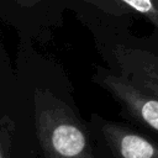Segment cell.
Segmentation results:
<instances>
[{
    "label": "cell",
    "mask_w": 158,
    "mask_h": 158,
    "mask_svg": "<svg viewBox=\"0 0 158 158\" xmlns=\"http://www.w3.org/2000/svg\"><path fill=\"white\" fill-rule=\"evenodd\" d=\"M99 132L115 158H158V143L125 125L99 120Z\"/></svg>",
    "instance_id": "3957f363"
},
{
    "label": "cell",
    "mask_w": 158,
    "mask_h": 158,
    "mask_svg": "<svg viewBox=\"0 0 158 158\" xmlns=\"http://www.w3.org/2000/svg\"><path fill=\"white\" fill-rule=\"evenodd\" d=\"M121 1L141 14L151 16L152 19L158 17V9L152 0H121Z\"/></svg>",
    "instance_id": "8992f818"
},
{
    "label": "cell",
    "mask_w": 158,
    "mask_h": 158,
    "mask_svg": "<svg viewBox=\"0 0 158 158\" xmlns=\"http://www.w3.org/2000/svg\"><path fill=\"white\" fill-rule=\"evenodd\" d=\"M35 126L46 158H96L85 127L51 93H35Z\"/></svg>",
    "instance_id": "6da1fadb"
},
{
    "label": "cell",
    "mask_w": 158,
    "mask_h": 158,
    "mask_svg": "<svg viewBox=\"0 0 158 158\" xmlns=\"http://www.w3.org/2000/svg\"><path fill=\"white\" fill-rule=\"evenodd\" d=\"M117 58L122 68L120 75L147 95L158 99V56L146 51L130 49L121 51Z\"/></svg>",
    "instance_id": "277c9868"
},
{
    "label": "cell",
    "mask_w": 158,
    "mask_h": 158,
    "mask_svg": "<svg viewBox=\"0 0 158 158\" xmlns=\"http://www.w3.org/2000/svg\"><path fill=\"white\" fill-rule=\"evenodd\" d=\"M98 81L125 109L135 122L158 135V99L147 95L120 74L101 73Z\"/></svg>",
    "instance_id": "7a4b0ae2"
},
{
    "label": "cell",
    "mask_w": 158,
    "mask_h": 158,
    "mask_svg": "<svg viewBox=\"0 0 158 158\" xmlns=\"http://www.w3.org/2000/svg\"><path fill=\"white\" fill-rule=\"evenodd\" d=\"M15 125L9 117L0 120V158H11V144Z\"/></svg>",
    "instance_id": "5b68a950"
},
{
    "label": "cell",
    "mask_w": 158,
    "mask_h": 158,
    "mask_svg": "<svg viewBox=\"0 0 158 158\" xmlns=\"http://www.w3.org/2000/svg\"><path fill=\"white\" fill-rule=\"evenodd\" d=\"M15 1L19 4H22V5H31V4L37 2L38 0H15Z\"/></svg>",
    "instance_id": "52a82bcc"
},
{
    "label": "cell",
    "mask_w": 158,
    "mask_h": 158,
    "mask_svg": "<svg viewBox=\"0 0 158 158\" xmlns=\"http://www.w3.org/2000/svg\"><path fill=\"white\" fill-rule=\"evenodd\" d=\"M152 20H153V22H154V23L157 25V27H158V17H153Z\"/></svg>",
    "instance_id": "ba28073f"
}]
</instances>
